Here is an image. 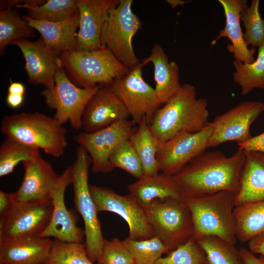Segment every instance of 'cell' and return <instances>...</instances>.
I'll return each instance as SVG.
<instances>
[{"label": "cell", "instance_id": "e0dca14e", "mask_svg": "<svg viewBox=\"0 0 264 264\" xmlns=\"http://www.w3.org/2000/svg\"><path fill=\"white\" fill-rule=\"evenodd\" d=\"M71 183V168L67 167L60 176V179L52 198L53 209L50 221L39 236L55 238L60 241L81 243L85 237L84 230L77 225L78 217L69 210L65 204V194Z\"/></svg>", "mask_w": 264, "mask_h": 264}, {"label": "cell", "instance_id": "9c48e42d", "mask_svg": "<svg viewBox=\"0 0 264 264\" xmlns=\"http://www.w3.org/2000/svg\"><path fill=\"white\" fill-rule=\"evenodd\" d=\"M101 86L82 88L69 78L63 67L57 71L55 85L45 88L41 94L47 106L55 110L53 116L60 123L69 122L71 127L78 130L82 128V118L88 103Z\"/></svg>", "mask_w": 264, "mask_h": 264}, {"label": "cell", "instance_id": "2e32d148", "mask_svg": "<svg viewBox=\"0 0 264 264\" xmlns=\"http://www.w3.org/2000/svg\"><path fill=\"white\" fill-rule=\"evenodd\" d=\"M22 164L24 170L22 181L18 190L11 193L14 203L52 200L60 176L40 154Z\"/></svg>", "mask_w": 264, "mask_h": 264}, {"label": "cell", "instance_id": "4dcf8cb0", "mask_svg": "<svg viewBox=\"0 0 264 264\" xmlns=\"http://www.w3.org/2000/svg\"><path fill=\"white\" fill-rule=\"evenodd\" d=\"M197 240L204 251L205 264H244L235 244L215 236Z\"/></svg>", "mask_w": 264, "mask_h": 264}, {"label": "cell", "instance_id": "5b68a950", "mask_svg": "<svg viewBox=\"0 0 264 264\" xmlns=\"http://www.w3.org/2000/svg\"><path fill=\"white\" fill-rule=\"evenodd\" d=\"M59 57L70 80L82 88L111 85L130 71L106 47L88 51L75 50Z\"/></svg>", "mask_w": 264, "mask_h": 264}, {"label": "cell", "instance_id": "8d00e7d4", "mask_svg": "<svg viewBox=\"0 0 264 264\" xmlns=\"http://www.w3.org/2000/svg\"><path fill=\"white\" fill-rule=\"evenodd\" d=\"M154 264H205V255L197 240L192 237Z\"/></svg>", "mask_w": 264, "mask_h": 264}, {"label": "cell", "instance_id": "30bf717a", "mask_svg": "<svg viewBox=\"0 0 264 264\" xmlns=\"http://www.w3.org/2000/svg\"><path fill=\"white\" fill-rule=\"evenodd\" d=\"M141 62L111 85L114 93L127 109L132 121L140 125L145 120L149 124L161 105L154 88L142 77Z\"/></svg>", "mask_w": 264, "mask_h": 264}, {"label": "cell", "instance_id": "ffe728a7", "mask_svg": "<svg viewBox=\"0 0 264 264\" xmlns=\"http://www.w3.org/2000/svg\"><path fill=\"white\" fill-rule=\"evenodd\" d=\"M130 115L111 85L101 86L92 96L83 112L82 128L85 132H93Z\"/></svg>", "mask_w": 264, "mask_h": 264}, {"label": "cell", "instance_id": "7bdbcfd3", "mask_svg": "<svg viewBox=\"0 0 264 264\" xmlns=\"http://www.w3.org/2000/svg\"><path fill=\"white\" fill-rule=\"evenodd\" d=\"M14 202L11 197V193H7L0 191V216L5 215L12 208Z\"/></svg>", "mask_w": 264, "mask_h": 264}, {"label": "cell", "instance_id": "7dc6e473", "mask_svg": "<svg viewBox=\"0 0 264 264\" xmlns=\"http://www.w3.org/2000/svg\"></svg>", "mask_w": 264, "mask_h": 264}, {"label": "cell", "instance_id": "bcb514c9", "mask_svg": "<svg viewBox=\"0 0 264 264\" xmlns=\"http://www.w3.org/2000/svg\"><path fill=\"white\" fill-rule=\"evenodd\" d=\"M166 1L167 3H169L172 8H175L178 5H182L187 2L181 0H166Z\"/></svg>", "mask_w": 264, "mask_h": 264}, {"label": "cell", "instance_id": "cb8c5ba5", "mask_svg": "<svg viewBox=\"0 0 264 264\" xmlns=\"http://www.w3.org/2000/svg\"><path fill=\"white\" fill-rule=\"evenodd\" d=\"M129 194L144 209L155 200L184 199V193L174 176L163 173L142 176L128 186Z\"/></svg>", "mask_w": 264, "mask_h": 264}, {"label": "cell", "instance_id": "836d02e7", "mask_svg": "<svg viewBox=\"0 0 264 264\" xmlns=\"http://www.w3.org/2000/svg\"><path fill=\"white\" fill-rule=\"evenodd\" d=\"M131 253L135 264H154L163 254L169 253L168 248L156 236L134 240L127 237L123 241Z\"/></svg>", "mask_w": 264, "mask_h": 264}, {"label": "cell", "instance_id": "e575fe53", "mask_svg": "<svg viewBox=\"0 0 264 264\" xmlns=\"http://www.w3.org/2000/svg\"><path fill=\"white\" fill-rule=\"evenodd\" d=\"M260 2L259 0H252L241 15V22L244 28V41L248 46L255 48L264 44V20L260 13Z\"/></svg>", "mask_w": 264, "mask_h": 264}, {"label": "cell", "instance_id": "6da1fadb", "mask_svg": "<svg viewBox=\"0 0 264 264\" xmlns=\"http://www.w3.org/2000/svg\"><path fill=\"white\" fill-rule=\"evenodd\" d=\"M244 161V151L240 148L229 157L220 151H206L191 161L174 176L185 197L223 191L235 195L239 188Z\"/></svg>", "mask_w": 264, "mask_h": 264}, {"label": "cell", "instance_id": "4fadbf2b", "mask_svg": "<svg viewBox=\"0 0 264 264\" xmlns=\"http://www.w3.org/2000/svg\"><path fill=\"white\" fill-rule=\"evenodd\" d=\"M89 190L98 212L113 213L126 222L129 238L142 240L155 236L144 209L129 194L121 195L108 188L92 185H89Z\"/></svg>", "mask_w": 264, "mask_h": 264}, {"label": "cell", "instance_id": "ab89813d", "mask_svg": "<svg viewBox=\"0 0 264 264\" xmlns=\"http://www.w3.org/2000/svg\"><path fill=\"white\" fill-rule=\"evenodd\" d=\"M243 151H254L264 153V132L252 136L248 141L238 145Z\"/></svg>", "mask_w": 264, "mask_h": 264}, {"label": "cell", "instance_id": "9a60e30c", "mask_svg": "<svg viewBox=\"0 0 264 264\" xmlns=\"http://www.w3.org/2000/svg\"><path fill=\"white\" fill-rule=\"evenodd\" d=\"M212 132L211 122L199 132H180L159 145L157 154L159 171L174 176L208 148Z\"/></svg>", "mask_w": 264, "mask_h": 264}, {"label": "cell", "instance_id": "d6a6232c", "mask_svg": "<svg viewBox=\"0 0 264 264\" xmlns=\"http://www.w3.org/2000/svg\"><path fill=\"white\" fill-rule=\"evenodd\" d=\"M39 151L6 137L0 146V176L12 173L19 163L34 158Z\"/></svg>", "mask_w": 264, "mask_h": 264}, {"label": "cell", "instance_id": "f6af8a7d", "mask_svg": "<svg viewBox=\"0 0 264 264\" xmlns=\"http://www.w3.org/2000/svg\"><path fill=\"white\" fill-rule=\"evenodd\" d=\"M25 92V87L23 84L10 81L8 88V93L24 95Z\"/></svg>", "mask_w": 264, "mask_h": 264}, {"label": "cell", "instance_id": "60d3db41", "mask_svg": "<svg viewBox=\"0 0 264 264\" xmlns=\"http://www.w3.org/2000/svg\"><path fill=\"white\" fill-rule=\"evenodd\" d=\"M247 243L248 249L251 252L264 256V233L255 237Z\"/></svg>", "mask_w": 264, "mask_h": 264}, {"label": "cell", "instance_id": "7402d4cb", "mask_svg": "<svg viewBox=\"0 0 264 264\" xmlns=\"http://www.w3.org/2000/svg\"><path fill=\"white\" fill-rule=\"evenodd\" d=\"M53 244L50 238L38 236L0 242V264H46Z\"/></svg>", "mask_w": 264, "mask_h": 264}, {"label": "cell", "instance_id": "d6986e66", "mask_svg": "<svg viewBox=\"0 0 264 264\" xmlns=\"http://www.w3.org/2000/svg\"><path fill=\"white\" fill-rule=\"evenodd\" d=\"M119 2L120 0H77L79 21L77 50L88 51L103 47L101 36L104 23L110 10Z\"/></svg>", "mask_w": 264, "mask_h": 264}, {"label": "cell", "instance_id": "7c38bea8", "mask_svg": "<svg viewBox=\"0 0 264 264\" xmlns=\"http://www.w3.org/2000/svg\"><path fill=\"white\" fill-rule=\"evenodd\" d=\"M135 125L132 120H122L98 131L75 136V141L90 156L94 172L106 173L113 170L110 156L122 143L130 139L137 129Z\"/></svg>", "mask_w": 264, "mask_h": 264}, {"label": "cell", "instance_id": "484cf974", "mask_svg": "<svg viewBox=\"0 0 264 264\" xmlns=\"http://www.w3.org/2000/svg\"><path fill=\"white\" fill-rule=\"evenodd\" d=\"M244 151L245 161L235 195L236 205L264 200V153Z\"/></svg>", "mask_w": 264, "mask_h": 264}, {"label": "cell", "instance_id": "603a6c76", "mask_svg": "<svg viewBox=\"0 0 264 264\" xmlns=\"http://www.w3.org/2000/svg\"><path fill=\"white\" fill-rule=\"evenodd\" d=\"M23 18L40 33L41 37L46 46L58 56L76 50L79 12L68 19L58 22L36 20L28 16Z\"/></svg>", "mask_w": 264, "mask_h": 264}, {"label": "cell", "instance_id": "f35d334b", "mask_svg": "<svg viewBox=\"0 0 264 264\" xmlns=\"http://www.w3.org/2000/svg\"><path fill=\"white\" fill-rule=\"evenodd\" d=\"M97 264H135L123 241L117 238L105 240Z\"/></svg>", "mask_w": 264, "mask_h": 264}, {"label": "cell", "instance_id": "83f0119b", "mask_svg": "<svg viewBox=\"0 0 264 264\" xmlns=\"http://www.w3.org/2000/svg\"><path fill=\"white\" fill-rule=\"evenodd\" d=\"M130 140L140 161L143 176L158 174L160 171L156 156L159 144L145 120L138 125Z\"/></svg>", "mask_w": 264, "mask_h": 264}, {"label": "cell", "instance_id": "7a4b0ae2", "mask_svg": "<svg viewBox=\"0 0 264 264\" xmlns=\"http://www.w3.org/2000/svg\"><path fill=\"white\" fill-rule=\"evenodd\" d=\"M208 101L198 98L194 86L181 85L179 90L154 114L149 127L159 145L181 132L194 133L209 122Z\"/></svg>", "mask_w": 264, "mask_h": 264}, {"label": "cell", "instance_id": "8fae6325", "mask_svg": "<svg viewBox=\"0 0 264 264\" xmlns=\"http://www.w3.org/2000/svg\"><path fill=\"white\" fill-rule=\"evenodd\" d=\"M53 209L52 200L14 203L0 220V242L39 236L47 226Z\"/></svg>", "mask_w": 264, "mask_h": 264}, {"label": "cell", "instance_id": "f546056e", "mask_svg": "<svg viewBox=\"0 0 264 264\" xmlns=\"http://www.w3.org/2000/svg\"><path fill=\"white\" fill-rule=\"evenodd\" d=\"M233 80L241 88L245 96L255 88L264 89V44L258 48V55L251 64L234 60Z\"/></svg>", "mask_w": 264, "mask_h": 264}, {"label": "cell", "instance_id": "277c9868", "mask_svg": "<svg viewBox=\"0 0 264 264\" xmlns=\"http://www.w3.org/2000/svg\"><path fill=\"white\" fill-rule=\"evenodd\" d=\"M191 215L193 237L196 240L215 236L236 244L234 210L235 195L227 191L192 197H185Z\"/></svg>", "mask_w": 264, "mask_h": 264}, {"label": "cell", "instance_id": "d590c367", "mask_svg": "<svg viewBox=\"0 0 264 264\" xmlns=\"http://www.w3.org/2000/svg\"><path fill=\"white\" fill-rule=\"evenodd\" d=\"M48 264H94L88 258L85 244L54 240Z\"/></svg>", "mask_w": 264, "mask_h": 264}, {"label": "cell", "instance_id": "8992f818", "mask_svg": "<svg viewBox=\"0 0 264 264\" xmlns=\"http://www.w3.org/2000/svg\"><path fill=\"white\" fill-rule=\"evenodd\" d=\"M91 160L82 146L76 149V159L71 168V184L74 192V202L77 211L84 221L85 245L88 258L96 262L101 252L105 241L98 218V211L91 196L88 182V169Z\"/></svg>", "mask_w": 264, "mask_h": 264}, {"label": "cell", "instance_id": "d4e9b609", "mask_svg": "<svg viewBox=\"0 0 264 264\" xmlns=\"http://www.w3.org/2000/svg\"><path fill=\"white\" fill-rule=\"evenodd\" d=\"M151 62L154 68V90L160 104L166 103L180 89L179 69L176 62H169L164 50L155 44L150 56L141 62L143 66Z\"/></svg>", "mask_w": 264, "mask_h": 264}, {"label": "cell", "instance_id": "5bb4252c", "mask_svg": "<svg viewBox=\"0 0 264 264\" xmlns=\"http://www.w3.org/2000/svg\"><path fill=\"white\" fill-rule=\"evenodd\" d=\"M264 111V103L256 101L241 102L227 111L217 115L211 123L212 132L208 148L229 141L238 145L252 138V124Z\"/></svg>", "mask_w": 264, "mask_h": 264}, {"label": "cell", "instance_id": "4316f807", "mask_svg": "<svg viewBox=\"0 0 264 264\" xmlns=\"http://www.w3.org/2000/svg\"><path fill=\"white\" fill-rule=\"evenodd\" d=\"M234 216L237 240L241 242L264 233V200L236 205Z\"/></svg>", "mask_w": 264, "mask_h": 264}, {"label": "cell", "instance_id": "74e56055", "mask_svg": "<svg viewBox=\"0 0 264 264\" xmlns=\"http://www.w3.org/2000/svg\"><path fill=\"white\" fill-rule=\"evenodd\" d=\"M111 167L121 169L137 179L142 176L139 158L130 140L122 143L110 157Z\"/></svg>", "mask_w": 264, "mask_h": 264}, {"label": "cell", "instance_id": "52a82bcc", "mask_svg": "<svg viewBox=\"0 0 264 264\" xmlns=\"http://www.w3.org/2000/svg\"><path fill=\"white\" fill-rule=\"evenodd\" d=\"M144 210L155 236L169 252L193 237L191 215L184 199L155 200Z\"/></svg>", "mask_w": 264, "mask_h": 264}, {"label": "cell", "instance_id": "b9f144b4", "mask_svg": "<svg viewBox=\"0 0 264 264\" xmlns=\"http://www.w3.org/2000/svg\"><path fill=\"white\" fill-rule=\"evenodd\" d=\"M239 250L244 264H264V256L260 255L258 257L245 247H242Z\"/></svg>", "mask_w": 264, "mask_h": 264}, {"label": "cell", "instance_id": "ee69618b", "mask_svg": "<svg viewBox=\"0 0 264 264\" xmlns=\"http://www.w3.org/2000/svg\"><path fill=\"white\" fill-rule=\"evenodd\" d=\"M24 101V95L8 93L6 102L8 106L13 109L20 107Z\"/></svg>", "mask_w": 264, "mask_h": 264}, {"label": "cell", "instance_id": "f1b7e54d", "mask_svg": "<svg viewBox=\"0 0 264 264\" xmlns=\"http://www.w3.org/2000/svg\"><path fill=\"white\" fill-rule=\"evenodd\" d=\"M35 29L22 18L17 9L7 7L0 10V54L13 42L34 38Z\"/></svg>", "mask_w": 264, "mask_h": 264}, {"label": "cell", "instance_id": "ba28073f", "mask_svg": "<svg viewBox=\"0 0 264 264\" xmlns=\"http://www.w3.org/2000/svg\"><path fill=\"white\" fill-rule=\"evenodd\" d=\"M132 0H120L110 10L101 36L103 47L107 48L129 69L141 62L133 51L132 40L142 23L132 10Z\"/></svg>", "mask_w": 264, "mask_h": 264}, {"label": "cell", "instance_id": "1f68e13d", "mask_svg": "<svg viewBox=\"0 0 264 264\" xmlns=\"http://www.w3.org/2000/svg\"><path fill=\"white\" fill-rule=\"evenodd\" d=\"M28 16L39 21L58 22L78 12L77 0H48L40 5L24 6Z\"/></svg>", "mask_w": 264, "mask_h": 264}, {"label": "cell", "instance_id": "44dd1931", "mask_svg": "<svg viewBox=\"0 0 264 264\" xmlns=\"http://www.w3.org/2000/svg\"><path fill=\"white\" fill-rule=\"evenodd\" d=\"M223 8L225 18L224 28L212 42L215 44L222 38H226L231 42L227 46L228 51L233 55L234 60L243 63L251 64L255 58L256 49L249 48L246 44L243 33L241 27V15L243 9L248 6L245 0H219Z\"/></svg>", "mask_w": 264, "mask_h": 264}, {"label": "cell", "instance_id": "ac0fdd59", "mask_svg": "<svg viewBox=\"0 0 264 264\" xmlns=\"http://www.w3.org/2000/svg\"><path fill=\"white\" fill-rule=\"evenodd\" d=\"M11 44L17 46L25 60L28 81L50 88L55 85L57 70L63 67L60 57L50 50L40 37L36 41L22 39Z\"/></svg>", "mask_w": 264, "mask_h": 264}, {"label": "cell", "instance_id": "3957f363", "mask_svg": "<svg viewBox=\"0 0 264 264\" xmlns=\"http://www.w3.org/2000/svg\"><path fill=\"white\" fill-rule=\"evenodd\" d=\"M0 131L7 138L55 157L64 154L67 144L65 127L54 117L39 112L6 115Z\"/></svg>", "mask_w": 264, "mask_h": 264}]
</instances>
